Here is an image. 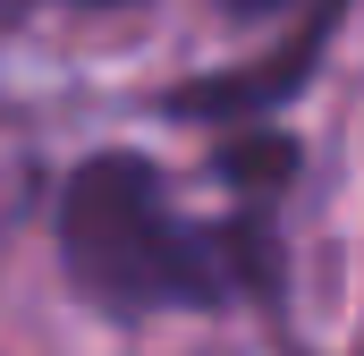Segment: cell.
Returning <instances> with one entry per match:
<instances>
[{"instance_id":"cell-5","label":"cell","mask_w":364,"mask_h":356,"mask_svg":"<svg viewBox=\"0 0 364 356\" xmlns=\"http://www.w3.org/2000/svg\"><path fill=\"white\" fill-rule=\"evenodd\" d=\"M93 9H102V0H93Z\"/></svg>"},{"instance_id":"cell-2","label":"cell","mask_w":364,"mask_h":356,"mask_svg":"<svg viewBox=\"0 0 364 356\" xmlns=\"http://www.w3.org/2000/svg\"><path fill=\"white\" fill-rule=\"evenodd\" d=\"M339 17H348V0H314V9L279 34V51H263L255 68H229V77H195V85H178L161 110H170V119H272L279 102L305 93V77L322 68Z\"/></svg>"},{"instance_id":"cell-3","label":"cell","mask_w":364,"mask_h":356,"mask_svg":"<svg viewBox=\"0 0 364 356\" xmlns=\"http://www.w3.org/2000/svg\"><path fill=\"white\" fill-rule=\"evenodd\" d=\"M220 170L237 178V187H255V195H263V187H288V170H296V145H288V136H272V127H255V136H237V145H229V153H220Z\"/></svg>"},{"instance_id":"cell-1","label":"cell","mask_w":364,"mask_h":356,"mask_svg":"<svg viewBox=\"0 0 364 356\" xmlns=\"http://www.w3.org/2000/svg\"><path fill=\"white\" fill-rule=\"evenodd\" d=\"M60 263L102 314L220 305L229 238L195 229L144 153H85L60 187Z\"/></svg>"},{"instance_id":"cell-4","label":"cell","mask_w":364,"mask_h":356,"mask_svg":"<svg viewBox=\"0 0 364 356\" xmlns=\"http://www.w3.org/2000/svg\"><path fill=\"white\" fill-rule=\"evenodd\" d=\"M229 17H246V26H263V17H288V9H314V0H220Z\"/></svg>"}]
</instances>
